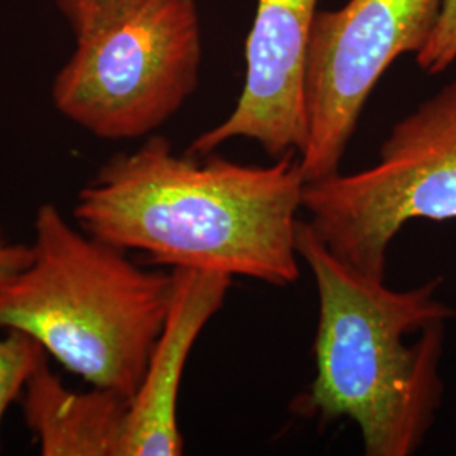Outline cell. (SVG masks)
I'll use <instances>...</instances> for the list:
<instances>
[{
  "label": "cell",
  "instance_id": "5",
  "mask_svg": "<svg viewBox=\"0 0 456 456\" xmlns=\"http://www.w3.org/2000/svg\"><path fill=\"white\" fill-rule=\"evenodd\" d=\"M303 212L337 257L375 279L409 222L456 220V78L392 126L377 163L306 183Z\"/></svg>",
  "mask_w": 456,
  "mask_h": 456
},
{
  "label": "cell",
  "instance_id": "6",
  "mask_svg": "<svg viewBox=\"0 0 456 456\" xmlns=\"http://www.w3.org/2000/svg\"><path fill=\"white\" fill-rule=\"evenodd\" d=\"M444 0H348L318 11L306 77L308 144L305 178L340 173L346 147L377 83L403 54H418L435 31Z\"/></svg>",
  "mask_w": 456,
  "mask_h": 456
},
{
  "label": "cell",
  "instance_id": "2",
  "mask_svg": "<svg viewBox=\"0 0 456 456\" xmlns=\"http://www.w3.org/2000/svg\"><path fill=\"white\" fill-rule=\"evenodd\" d=\"M297 254L314 279L320 316L316 372L289 409L318 423L354 421L367 456L414 455L444 394L440 365L456 310L438 297L443 277L392 289L337 257L305 218Z\"/></svg>",
  "mask_w": 456,
  "mask_h": 456
},
{
  "label": "cell",
  "instance_id": "9",
  "mask_svg": "<svg viewBox=\"0 0 456 456\" xmlns=\"http://www.w3.org/2000/svg\"><path fill=\"white\" fill-rule=\"evenodd\" d=\"M22 411L43 456H120L129 399L102 387L73 392L43 360L28 379Z\"/></svg>",
  "mask_w": 456,
  "mask_h": 456
},
{
  "label": "cell",
  "instance_id": "13",
  "mask_svg": "<svg viewBox=\"0 0 456 456\" xmlns=\"http://www.w3.org/2000/svg\"><path fill=\"white\" fill-rule=\"evenodd\" d=\"M31 256V245L9 244L0 230V289L29 264Z\"/></svg>",
  "mask_w": 456,
  "mask_h": 456
},
{
  "label": "cell",
  "instance_id": "11",
  "mask_svg": "<svg viewBox=\"0 0 456 456\" xmlns=\"http://www.w3.org/2000/svg\"><path fill=\"white\" fill-rule=\"evenodd\" d=\"M419 69L440 75L456 61V0H444L438 24L424 48L414 54Z\"/></svg>",
  "mask_w": 456,
  "mask_h": 456
},
{
  "label": "cell",
  "instance_id": "8",
  "mask_svg": "<svg viewBox=\"0 0 456 456\" xmlns=\"http://www.w3.org/2000/svg\"><path fill=\"white\" fill-rule=\"evenodd\" d=\"M163 330L147 360L139 389L129 401L120 456H180L178 395L188 357L203 328L222 310L233 277L175 267Z\"/></svg>",
  "mask_w": 456,
  "mask_h": 456
},
{
  "label": "cell",
  "instance_id": "7",
  "mask_svg": "<svg viewBox=\"0 0 456 456\" xmlns=\"http://www.w3.org/2000/svg\"><path fill=\"white\" fill-rule=\"evenodd\" d=\"M320 0H257L245 41V82L233 110L184 151L208 156L233 139L257 142L273 159L308 144L306 77Z\"/></svg>",
  "mask_w": 456,
  "mask_h": 456
},
{
  "label": "cell",
  "instance_id": "3",
  "mask_svg": "<svg viewBox=\"0 0 456 456\" xmlns=\"http://www.w3.org/2000/svg\"><path fill=\"white\" fill-rule=\"evenodd\" d=\"M29 264L0 289V328L20 331L94 387L131 401L171 301L173 273L71 225L45 203Z\"/></svg>",
  "mask_w": 456,
  "mask_h": 456
},
{
  "label": "cell",
  "instance_id": "10",
  "mask_svg": "<svg viewBox=\"0 0 456 456\" xmlns=\"http://www.w3.org/2000/svg\"><path fill=\"white\" fill-rule=\"evenodd\" d=\"M45 359L43 346L20 331H9L0 338V426L9 406L22 394L28 379Z\"/></svg>",
  "mask_w": 456,
  "mask_h": 456
},
{
  "label": "cell",
  "instance_id": "12",
  "mask_svg": "<svg viewBox=\"0 0 456 456\" xmlns=\"http://www.w3.org/2000/svg\"><path fill=\"white\" fill-rule=\"evenodd\" d=\"M75 37L94 31L134 0H53Z\"/></svg>",
  "mask_w": 456,
  "mask_h": 456
},
{
  "label": "cell",
  "instance_id": "4",
  "mask_svg": "<svg viewBox=\"0 0 456 456\" xmlns=\"http://www.w3.org/2000/svg\"><path fill=\"white\" fill-rule=\"evenodd\" d=\"M75 39L51 98L60 114L98 139L151 135L198 88L203 39L196 0H134Z\"/></svg>",
  "mask_w": 456,
  "mask_h": 456
},
{
  "label": "cell",
  "instance_id": "1",
  "mask_svg": "<svg viewBox=\"0 0 456 456\" xmlns=\"http://www.w3.org/2000/svg\"><path fill=\"white\" fill-rule=\"evenodd\" d=\"M306 178L297 154L269 166L178 156L163 135L103 164L73 216L86 233L151 264L250 277L274 288L299 279L297 224Z\"/></svg>",
  "mask_w": 456,
  "mask_h": 456
}]
</instances>
